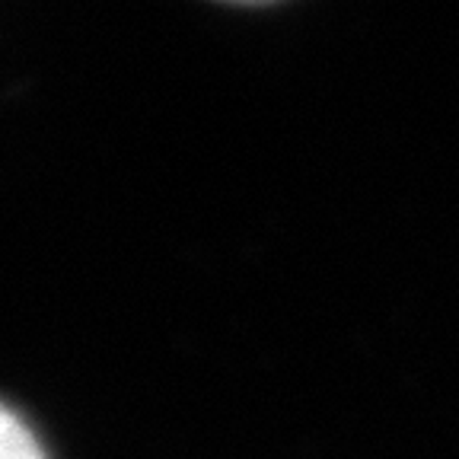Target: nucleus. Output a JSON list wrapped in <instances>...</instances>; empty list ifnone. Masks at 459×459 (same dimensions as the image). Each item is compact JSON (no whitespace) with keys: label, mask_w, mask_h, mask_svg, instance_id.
Masks as SVG:
<instances>
[{"label":"nucleus","mask_w":459,"mask_h":459,"mask_svg":"<svg viewBox=\"0 0 459 459\" xmlns=\"http://www.w3.org/2000/svg\"><path fill=\"white\" fill-rule=\"evenodd\" d=\"M0 459H48L32 428L4 402H0Z\"/></svg>","instance_id":"obj_1"}]
</instances>
